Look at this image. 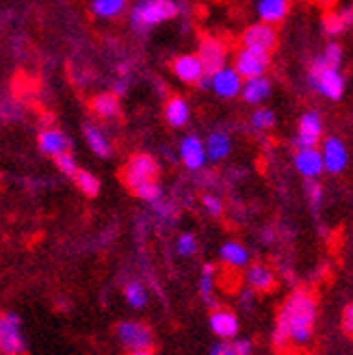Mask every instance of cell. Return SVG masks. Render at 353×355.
Wrapping results in <instances>:
<instances>
[{"mask_svg": "<svg viewBox=\"0 0 353 355\" xmlns=\"http://www.w3.org/2000/svg\"><path fill=\"white\" fill-rule=\"evenodd\" d=\"M175 250H178L180 256L189 258V256H193V254L198 252V239L193 236L191 232H184V234L178 236V243H175Z\"/></svg>", "mask_w": 353, "mask_h": 355, "instance_id": "34", "label": "cell"}, {"mask_svg": "<svg viewBox=\"0 0 353 355\" xmlns=\"http://www.w3.org/2000/svg\"><path fill=\"white\" fill-rule=\"evenodd\" d=\"M55 163H57V167H59V171L63 173V175H69V178H74L76 173H78V163H76V158L69 154V152H65V154H61V156H57L55 158Z\"/></svg>", "mask_w": 353, "mask_h": 355, "instance_id": "35", "label": "cell"}, {"mask_svg": "<svg viewBox=\"0 0 353 355\" xmlns=\"http://www.w3.org/2000/svg\"><path fill=\"white\" fill-rule=\"evenodd\" d=\"M291 11V0H258L256 13L260 17V22L267 24H279Z\"/></svg>", "mask_w": 353, "mask_h": 355, "instance_id": "18", "label": "cell"}, {"mask_svg": "<svg viewBox=\"0 0 353 355\" xmlns=\"http://www.w3.org/2000/svg\"><path fill=\"white\" fill-rule=\"evenodd\" d=\"M241 40H243V48H252V50L271 55L277 48V31L273 28V24L258 22V24L247 26Z\"/></svg>", "mask_w": 353, "mask_h": 355, "instance_id": "9", "label": "cell"}, {"mask_svg": "<svg viewBox=\"0 0 353 355\" xmlns=\"http://www.w3.org/2000/svg\"><path fill=\"white\" fill-rule=\"evenodd\" d=\"M210 355H236L234 343H230V340H221V343H217L213 349H210Z\"/></svg>", "mask_w": 353, "mask_h": 355, "instance_id": "38", "label": "cell"}, {"mask_svg": "<svg viewBox=\"0 0 353 355\" xmlns=\"http://www.w3.org/2000/svg\"><path fill=\"white\" fill-rule=\"evenodd\" d=\"M117 340L132 351H148L154 345V334L148 325L139 321H121L115 329Z\"/></svg>", "mask_w": 353, "mask_h": 355, "instance_id": "6", "label": "cell"}, {"mask_svg": "<svg viewBox=\"0 0 353 355\" xmlns=\"http://www.w3.org/2000/svg\"><path fill=\"white\" fill-rule=\"evenodd\" d=\"M198 57L204 63L206 74H215L219 69L225 67V59H227V50L225 46L217 40V37H204L200 42V50H198Z\"/></svg>", "mask_w": 353, "mask_h": 355, "instance_id": "13", "label": "cell"}, {"mask_svg": "<svg viewBox=\"0 0 353 355\" xmlns=\"http://www.w3.org/2000/svg\"><path fill=\"white\" fill-rule=\"evenodd\" d=\"M295 169L302 173L306 180H319V175L325 171L321 152L316 150V148L297 150V154H295Z\"/></svg>", "mask_w": 353, "mask_h": 355, "instance_id": "15", "label": "cell"}, {"mask_svg": "<svg viewBox=\"0 0 353 355\" xmlns=\"http://www.w3.org/2000/svg\"><path fill=\"white\" fill-rule=\"evenodd\" d=\"M232 152V139L227 132L217 130L206 139V154H208V161L213 163H221L223 158H227V154Z\"/></svg>", "mask_w": 353, "mask_h": 355, "instance_id": "21", "label": "cell"}, {"mask_svg": "<svg viewBox=\"0 0 353 355\" xmlns=\"http://www.w3.org/2000/svg\"><path fill=\"white\" fill-rule=\"evenodd\" d=\"M316 323V299L308 291H295L277 314V325L273 329L275 347H284L289 340L306 345Z\"/></svg>", "mask_w": 353, "mask_h": 355, "instance_id": "1", "label": "cell"}, {"mask_svg": "<svg viewBox=\"0 0 353 355\" xmlns=\"http://www.w3.org/2000/svg\"><path fill=\"white\" fill-rule=\"evenodd\" d=\"M92 111L100 119H113L119 115V100L115 94H100L92 100Z\"/></svg>", "mask_w": 353, "mask_h": 355, "instance_id": "25", "label": "cell"}, {"mask_svg": "<svg viewBox=\"0 0 353 355\" xmlns=\"http://www.w3.org/2000/svg\"><path fill=\"white\" fill-rule=\"evenodd\" d=\"M26 340L22 321L15 312L0 314V355H24Z\"/></svg>", "mask_w": 353, "mask_h": 355, "instance_id": "4", "label": "cell"}, {"mask_svg": "<svg viewBox=\"0 0 353 355\" xmlns=\"http://www.w3.org/2000/svg\"><path fill=\"white\" fill-rule=\"evenodd\" d=\"M239 301H241V308H243V310H252L254 301H256V291H254V288H245V291L241 293Z\"/></svg>", "mask_w": 353, "mask_h": 355, "instance_id": "39", "label": "cell"}, {"mask_svg": "<svg viewBox=\"0 0 353 355\" xmlns=\"http://www.w3.org/2000/svg\"><path fill=\"white\" fill-rule=\"evenodd\" d=\"M210 331L221 340H232L239 336V318L230 310H215L210 314Z\"/></svg>", "mask_w": 353, "mask_h": 355, "instance_id": "16", "label": "cell"}, {"mask_svg": "<svg viewBox=\"0 0 353 355\" xmlns=\"http://www.w3.org/2000/svg\"><path fill=\"white\" fill-rule=\"evenodd\" d=\"M243 85H245V80L234 67L225 65L223 69H219V72L210 74V92H215L223 100H232V98L241 96Z\"/></svg>", "mask_w": 353, "mask_h": 355, "instance_id": "10", "label": "cell"}, {"mask_svg": "<svg viewBox=\"0 0 353 355\" xmlns=\"http://www.w3.org/2000/svg\"><path fill=\"white\" fill-rule=\"evenodd\" d=\"M85 139H87V146H89V150L96 156H100V158H109L111 156V152H113L111 141L98 126H87L85 128Z\"/></svg>", "mask_w": 353, "mask_h": 355, "instance_id": "24", "label": "cell"}, {"mask_svg": "<svg viewBox=\"0 0 353 355\" xmlns=\"http://www.w3.org/2000/svg\"><path fill=\"white\" fill-rule=\"evenodd\" d=\"M165 119L171 128H182L189 123L191 119V109H189V102L180 96H173L167 100L165 104Z\"/></svg>", "mask_w": 353, "mask_h": 355, "instance_id": "20", "label": "cell"}, {"mask_svg": "<svg viewBox=\"0 0 353 355\" xmlns=\"http://www.w3.org/2000/svg\"><path fill=\"white\" fill-rule=\"evenodd\" d=\"M123 297H126L130 308H146L148 304V291L141 282H128L126 288H123Z\"/></svg>", "mask_w": 353, "mask_h": 355, "instance_id": "28", "label": "cell"}, {"mask_svg": "<svg viewBox=\"0 0 353 355\" xmlns=\"http://www.w3.org/2000/svg\"><path fill=\"white\" fill-rule=\"evenodd\" d=\"M321 156H323V165L327 173H343L347 163H349V150L347 146L338 137H329L323 141V148H321Z\"/></svg>", "mask_w": 353, "mask_h": 355, "instance_id": "12", "label": "cell"}, {"mask_svg": "<svg viewBox=\"0 0 353 355\" xmlns=\"http://www.w3.org/2000/svg\"><path fill=\"white\" fill-rule=\"evenodd\" d=\"M323 135V119L321 113L316 111H306L302 117H299L297 123V135L293 139V144L297 150H308V148H316Z\"/></svg>", "mask_w": 353, "mask_h": 355, "instance_id": "7", "label": "cell"}, {"mask_svg": "<svg viewBox=\"0 0 353 355\" xmlns=\"http://www.w3.org/2000/svg\"><path fill=\"white\" fill-rule=\"evenodd\" d=\"M37 146H40L42 154L57 158V156L69 152V139H67V135H63L57 128H46L37 137Z\"/></svg>", "mask_w": 353, "mask_h": 355, "instance_id": "17", "label": "cell"}, {"mask_svg": "<svg viewBox=\"0 0 353 355\" xmlns=\"http://www.w3.org/2000/svg\"><path fill=\"white\" fill-rule=\"evenodd\" d=\"M241 96H243V100L247 104H262L264 100L271 96V83H269V78L258 76V78L245 80Z\"/></svg>", "mask_w": 353, "mask_h": 355, "instance_id": "23", "label": "cell"}, {"mask_svg": "<svg viewBox=\"0 0 353 355\" xmlns=\"http://www.w3.org/2000/svg\"><path fill=\"white\" fill-rule=\"evenodd\" d=\"M247 284L256 291V293H269L275 288V273L269 269L267 264H250V269H247Z\"/></svg>", "mask_w": 353, "mask_h": 355, "instance_id": "19", "label": "cell"}, {"mask_svg": "<svg viewBox=\"0 0 353 355\" xmlns=\"http://www.w3.org/2000/svg\"><path fill=\"white\" fill-rule=\"evenodd\" d=\"M158 175V163L156 158L150 154H135L128 158V163L123 165L121 178H123V184L130 187L132 191L146 182L156 180Z\"/></svg>", "mask_w": 353, "mask_h": 355, "instance_id": "5", "label": "cell"}, {"mask_svg": "<svg viewBox=\"0 0 353 355\" xmlns=\"http://www.w3.org/2000/svg\"><path fill=\"white\" fill-rule=\"evenodd\" d=\"M316 61L327 65V67H341V63H343V48L336 42H332V44L325 46V50L321 52V55L316 57Z\"/></svg>", "mask_w": 353, "mask_h": 355, "instance_id": "33", "label": "cell"}, {"mask_svg": "<svg viewBox=\"0 0 353 355\" xmlns=\"http://www.w3.org/2000/svg\"><path fill=\"white\" fill-rule=\"evenodd\" d=\"M213 293H215V266L213 264H204L202 266V275H200V295L210 308L217 306Z\"/></svg>", "mask_w": 353, "mask_h": 355, "instance_id": "27", "label": "cell"}, {"mask_svg": "<svg viewBox=\"0 0 353 355\" xmlns=\"http://www.w3.org/2000/svg\"><path fill=\"white\" fill-rule=\"evenodd\" d=\"M308 83L314 92H319L327 100H341L345 96V87H347L341 67H327L316 59L310 65Z\"/></svg>", "mask_w": 353, "mask_h": 355, "instance_id": "3", "label": "cell"}, {"mask_svg": "<svg viewBox=\"0 0 353 355\" xmlns=\"http://www.w3.org/2000/svg\"><path fill=\"white\" fill-rule=\"evenodd\" d=\"M271 57L267 52H258L252 48H241L234 57V69L243 76V80L264 76V72L269 69Z\"/></svg>", "mask_w": 353, "mask_h": 355, "instance_id": "8", "label": "cell"}, {"mask_svg": "<svg viewBox=\"0 0 353 355\" xmlns=\"http://www.w3.org/2000/svg\"><path fill=\"white\" fill-rule=\"evenodd\" d=\"M130 355H156V353H152V351L148 349V351H132Z\"/></svg>", "mask_w": 353, "mask_h": 355, "instance_id": "43", "label": "cell"}, {"mask_svg": "<svg viewBox=\"0 0 353 355\" xmlns=\"http://www.w3.org/2000/svg\"><path fill=\"white\" fill-rule=\"evenodd\" d=\"M180 161L182 165L189 169V171H200L204 169L206 161H208V154H206V144L196 137V135H187L182 141H180Z\"/></svg>", "mask_w": 353, "mask_h": 355, "instance_id": "11", "label": "cell"}, {"mask_svg": "<svg viewBox=\"0 0 353 355\" xmlns=\"http://www.w3.org/2000/svg\"><path fill=\"white\" fill-rule=\"evenodd\" d=\"M202 204H204V208H206V212H208L210 217H221V212H223V202L217 198V195H213V193L204 195V198H202Z\"/></svg>", "mask_w": 353, "mask_h": 355, "instance_id": "36", "label": "cell"}, {"mask_svg": "<svg viewBox=\"0 0 353 355\" xmlns=\"http://www.w3.org/2000/svg\"><path fill=\"white\" fill-rule=\"evenodd\" d=\"M306 195H308V200H310V204L314 208L321 206V202H323V187L319 184V180H306Z\"/></svg>", "mask_w": 353, "mask_h": 355, "instance_id": "37", "label": "cell"}, {"mask_svg": "<svg viewBox=\"0 0 353 355\" xmlns=\"http://www.w3.org/2000/svg\"><path fill=\"white\" fill-rule=\"evenodd\" d=\"M343 327H345V331H347L349 336H353V304H351V306H347V310H345V316H343Z\"/></svg>", "mask_w": 353, "mask_h": 355, "instance_id": "41", "label": "cell"}, {"mask_svg": "<svg viewBox=\"0 0 353 355\" xmlns=\"http://www.w3.org/2000/svg\"><path fill=\"white\" fill-rule=\"evenodd\" d=\"M135 195H137L139 200L148 202V204H156V202L163 200V189H161V184H158L156 180H152V182H146V184L137 187Z\"/></svg>", "mask_w": 353, "mask_h": 355, "instance_id": "32", "label": "cell"}, {"mask_svg": "<svg viewBox=\"0 0 353 355\" xmlns=\"http://www.w3.org/2000/svg\"><path fill=\"white\" fill-rule=\"evenodd\" d=\"M250 126L256 130V132H267L275 126V113L271 109H256L252 113V119H250Z\"/></svg>", "mask_w": 353, "mask_h": 355, "instance_id": "30", "label": "cell"}, {"mask_svg": "<svg viewBox=\"0 0 353 355\" xmlns=\"http://www.w3.org/2000/svg\"><path fill=\"white\" fill-rule=\"evenodd\" d=\"M234 349H236V355H252L254 353V345L250 338H239L234 340Z\"/></svg>", "mask_w": 353, "mask_h": 355, "instance_id": "40", "label": "cell"}, {"mask_svg": "<svg viewBox=\"0 0 353 355\" xmlns=\"http://www.w3.org/2000/svg\"><path fill=\"white\" fill-rule=\"evenodd\" d=\"M128 0H94L92 3V13L102 20H113V17L121 15L126 11Z\"/></svg>", "mask_w": 353, "mask_h": 355, "instance_id": "26", "label": "cell"}, {"mask_svg": "<svg viewBox=\"0 0 353 355\" xmlns=\"http://www.w3.org/2000/svg\"><path fill=\"white\" fill-rule=\"evenodd\" d=\"M171 72L175 74V78H180L187 85H198L204 78L206 69L198 55H180L178 59H173Z\"/></svg>", "mask_w": 353, "mask_h": 355, "instance_id": "14", "label": "cell"}, {"mask_svg": "<svg viewBox=\"0 0 353 355\" xmlns=\"http://www.w3.org/2000/svg\"><path fill=\"white\" fill-rule=\"evenodd\" d=\"M74 182L80 189V193H85L87 198H96V195L100 193V180L92 171L78 169V173L74 175Z\"/></svg>", "mask_w": 353, "mask_h": 355, "instance_id": "29", "label": "cell"}, {"mask_svg": "<svg viewBox=\"0 0 353 355\" xmlns=\"http://www.w3.org/2000/svg\"><path fill=\"white\" fill-rule=\"evenodd\" d=\"M323 31H325V35H329V37H338V35L349 31V26L345 24L343 15H341V11L325 13V17H323Z\"/></svg>", "mask_w": 353, "mask_h": 355, "instance_id": "31", "label": "cell"}, {"mask_svg": "<svg viewBox=\"0 0 353 355\" xmlns=\"http://www.w3.org/2000/svg\"><path fill=\"white\" fill-rule=\"evenodd\" d=\"M180 13L175 0H139L130 11V24L137 33H148L150 28L173 20Z\"/></svg>", "mask_w": 353, "mask_h": 355, "instance_id": "2", "label": "cell"}, {"mask_svg": "<svg viewBox=\"0 0 353 355\" xmlns=\"http://www.w3.org/2000/svg\"><path fill=\"white\" fill-rule=\"evenodd\" d=\"M219 256L227 266H230V269H243V266L250 264V252H247V247L241 245L239 241L223 243L221 250H219Z\"/></svg>", "mask_w": 353, "mask_h": 355, "instance_id": "22", "label": "cell"}, {"mask_svg": "<svg viewBox=\"0 0 353 355\" xmlns=\"http://www.w3.org/2000/svg\"><path fill=\"white\" fill-rule=\"evenodd\" d=\"M198 85H200L202 89H210V74H204V78H202Z\"/></svg>", "mask_w": 353, "mask_h": 355, "instance_id": "42", "label": "cell"}]
</instances>
